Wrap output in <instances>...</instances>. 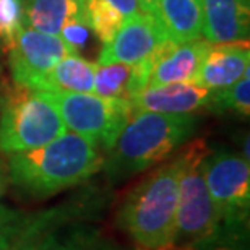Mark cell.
Listing matches in <instances>:
<instances>
[{"mask_svg": "<svg viewBox=\"0 0 250 250\" xmlns=\"http://www.w3.org/2000/svg\"><path fill=\"white\" fill-rule=\"evenodd\" d=\"M103 159L101 149L67 130L42 146L8 154L10 187L20 198L41 202L88 182L101 171Z\"/></svg>", "mask_w": 250, "mask_h": 250, "instance_id": "1", "label": "cell"}, {"mask_svg": "<svg viewBox=\"0 0 250 250\" xmlns=\"http://www.w3.org/2000/svg\"><path fill=\"white\" fill-rule=\"evenodd\" d=\"M192 114L135 111L104 153L101 171L109 184H121L169 159L198 127Z\"/></svg>", "mask_w": 250, "mask_h": 250, "instance_id": "2", "label": "cell"}, {"mask_svg": "<svg viewBox=\"0 0 250 250\" xmlns=\"http://www.w3.org/2000/svg\"><path fill=\"white\" fill-rule=\"evenodd\" d=\"M181 148L158 164L125 195L116 213V226L143 250H169L176 244V213Z\"/></svg>", "mask_w": 250, "mask_h": 250, "instance_id": "3", "label": "cell"}, {"mask_svg": "<svg viewBox=\"0 0 250 250\" xmlns=\"http://www.w3.org/2000/svg\"><path fill=\"white\" fill-rule=\"evenodd\" d=\"M65 132L61 114L46 93L15 83L5 88L0 106V154L42 146Z\"/></svg>", "mask_w": 250, "mask_h": 250, "instance_id": "4", "label": "cell"}, {"mask_svg": "<svg viewBox=\"0 0 250 250\" xmlns=\"http://www.w3.org/2000/svg\"><path fill=\"white\" fill-rule=\"evenodd\" d=\"M181 153L182 169L179 177L174 247H190L193 242L209 236L221 219L203 176V159L208 153L205 140H193L184 145Z\"/></svg>", "mask_w": 250, "mask_h": 250, "instance_id": "5", "label": "cell"}, {"mask_svg": "<svg viewBox=\"0 0 250 250\" xmlns=\"http://www.w3.org/2000/svg\"><path fill=\"white\" fill-rule=\"evenodd\" d=\"M56 104L67 130L82 135L106 153L133 114L128 99L104 98L94 93H46Z\"/></svg>", "mask_w": 250, "mask_h": 250, "instance_id": "6", "label": "cell"}, {"mask_svg": "<svg viewBox=\"0 0 250 250\" xmlns=\"http://www.w3.org/2000/svg\"><path fill=\"white\" fill-rule=\"evenodd\" d=\"M203 176L221 223H249V159L228 148L208 149L203 159Z\"/></svg>", "mask_w": 250, "mask_h": 250, "instance_id": "7", "label": "cell"}, {"mask_svg": "<svg viewBox=\"0 0 250 250\" xmlns=\"http://www.w3.org/2000/svg\"><path fill=\"white\" fill-rule=\"evenodd\" d=\"M68 54L75 52L61 36L24 26L8 49V65L13 83L31 88Z\"/></svg>", "mask_w": 250, "mask_h": 250, "instance_id": "8", "label": "cell"}, {"mask_svg": "<svg viewBox=\"0 0 250 250\" xmlns=\"http://www.w3.org/2000/svg\"><path fill=\"white\" fill-rule=\"evenodd\" d=\"M166 34L151 13L140 12L124 20L111 42L104 44L98 63H140L166 41Z\"/></svg>", "mask_w": 250, "mask_h": 250, "instance_id": "9", "label": "cell"}, {"mask_svg": "<svg viewBox=\"0 0 250 250\" xmlns=\"http://www.w3.org/2000/svg\"><path fill=\"white\" fill-rule=\"evenodd\" d=\"M211 89L193 82L169 83L159 86H146L128 99L135 111L161 114H192L197 116L211 109Z\"/></svg>", "mask_w": 250, "mask_h": 250, "instance_id": "10", "label": "cell"}, {"mask_svg": "<svg viewBox=\"0 0 250 250\" xmlns=\"http://www.w3.org/2000/svg\"><path fill=\"white\" fill-rule=\"evenodd\" d=\"M208 47L209 42L202 39L187 44H176L166 39L151 54L153 70L148 86L193 82Z\"/></svg>", "mask_w": 250, "mask_h": 250, "instance_id": "11", "label": "cell"}, {"mask_svg": "<svg viewBox=\"0 0 250 250\" xmlns=\"http://www.w3.org/2000/svg\"><path fill=\"white\" fill-rule=\"evenodd\" d=\"M250 67L249 41L209 44L193 83L211 91L226 89L244 77Z\"/></svg>", "mask_w": 250, "mask_h": 250, "instance_id": "12", "label": "cell"}, {"mask_svg": "<svg viewBox=\"0 0 250 250\" xmlns=\"http://www.w3.org/2000/svg\"><path fill=\"white\" fill-rule=\"evenodd\" d=\"M203 36L209 44L249 41L250 7L241 0H200Z\"/></svg>", "mask_w": 250, "mask_h": 250, "instance_id": "13", "label": "cell"}, {"mask_svg": "<svg viewBox=\"0 0 250 250\" xmlns=\"http://www.w3.org/2000/svg\"><path fill=\"white\" fill-rule=\"evenodd\" d=\"M151 70V56L135 65L122 62L98 63L94 68L93 93L104 98L130 99L133 94L148 86Z\"/></svg>", "mask_w": 250, "mask_h": 250, "instance_id": "14", "label": "cell"}, {"mask_svg": "<svg viewBox=\"0 0 250 250\" xmlns=\"http://www.w3.org/2000/svg\"><path fill=\"white\" fill-rule=\"evenodd\" d=\"M23 250H119L91 219L63 224L41 234Z\"/></svg>", "mask_w": 250, "mask_h": 250, "instance_id": "15", "label": "cell"}, {"mask_svg": "<svg viewBox=\"0 0 250 250\" xmlns=\"http://www.w3.org/2000/svg\"><path fill=\"white\" fill-rule=\"evenodd\" d=\"M151 15L166 38L176 44H187L203 38L200 0H158Z\"/></svg>", "mask_w": 250, "mask_h": 250, "instance_id": "16", "label": "cell"}, {"mask_svg": "<svg viewBox=\"0 0 250 250\" xmlns=\"http://www.w3.org/2000/svg\"><path fill=\"white\" fill-rule=\"evenodd\" d=\"M96 65L80 54H68L33 84L42 93H93Z\"/></svg>", "mask_w": 250, "mask_h": 250, "instance_id": "17", "label": "cell"}, {"mask_svg": "<svg viewBox=\"0 0 250 250\" xmlns=\"http://www.w3.org/2000/svg\"><path fill=\"white\" fill-rule=\"evenodd\" d=\"M24 10V26L59 36L68 20L83 17V5L75 0H20Z\"/></svg>", "mask_w": 250, "mask_h": 250, "instance_id": "18", "label": "cell"}, {"mask_svg": "<svg viewBox=\"0 0 250 250\" xmlns=\"http://www.w3.org/2000/svg\"><path fill=\"white\" fill-rule=\"evenodd\" d=\"M83 20L89 31L96 34L103 44H107L121 29L125 18L106 0H84Z\"/></svg>", "mask_w": 250, "mask_h": 250, "instance_id": "19", "label": "cell"}, {"mask_svg": "<svg viewBox=\"0 0 250 250\" xmlns=\"http://www.w3.org/2000/svg\"><path fill=\"white\" fill-rule=\"evenodd\" d=\"M192 250H249V223H219L209 236L190 246Z\"/></svg>", "mask_w": 250, "mask_h": 250, "instance_id": "20", "label": "cell"}, {"mask_svg": "<svg viewBox=\"0 0 250 250\" xmlns=\"http://www.w3.org/2000/svg\"><path fill=\"white\" fill-rule=\"evenodd\" d=\"M209 112L223 114L231 112L239 117L247 119L250 116V72L247 70L241 80L226 89H219L213 94V103Z\"/></svg>", "mask_w": 250, "mask_h": 250, "instance_id": "21", "label": "cell"}, {"mask_svg": "<svg viewBox=\"0 0 250 250\" xmlns=\"http://www.w3.org/2000/svg\"><path fill=\"white\" fill-rule=\"evenodd\" d=\"M33 213L0 203V250H8L28 232Z\"/></svg>", "mask_w": 250, "mask_h": 250, "instance_id": "22", "label": "cell"}, {"mask_svg": "<svg viewBox=\"0 0 250 250\" xmlns=\"http://www.w3.org/2000/svg\"><path fill=\"white\" fill-rule=\"evenodd\" d=\"M24 28V10L20 0H0V49L8 52Z\"/></svg>", "mask_w": 250, "mask_h": 250, "instance_id": "23", "label": "cell"}, {"mask_svg": "<svg viewBox=\"0 0 250 250\" xmlns=\"http://www.w3.org/2000/svg\"><path fill=\"white\" fill-rule=\"evenodd\" d=\"M89 28L84 23L83 17L80 18H72L68 20L67 23L63 24L61 29V36L67 46L72 49L75 54H80V51H83L84 46H86L88 39H89Z\"/></svg>", "mask_w": 250, "mask_h": 250, "instance_id": "24", "label": "cell"}, {"mask_svg": "<svg viewBox=\"0 0 250 250\" xmlns=\"http://www.w3.org/2000/svg\"><path fill=\"white\" fill-rule=\"evenodd\" d=\"M106 2L111 3L112 7L116 8L124 18L133 17V15H137V13L142 12L138 0H106Z\"/></svg>", "mask_w": 250, "mask_h": 250, "instance_id": "25", "label": "cell"}, {"mask_svg": "<svg viewBox=\"0 0 250 250\" xmlns=\"http://www.w3.org/2000/svg\"><path fill=\"white\" fill-rule=\"evenodd\" d=\"M10 187V177H8V166H7V159L0 154V198L7 193V190Z\"/></svg>", "mask_w": 250, "mask_h": 250, "instance_id": "26", "label": "cell"}, {"mask_svg": "<svg viewBox=\"0 0 250 250\" xmlns=\"http://www.w3.org/2000/svg\"><path fill=\"white\" fill-rule=\"evenodd\" d=\"M138 3H140V8H142V12L153 13L154 8H156L158 0H138Z\"/></svg>", "mask_w": 250, "mask_h": 250, "instance_id": "27", "label": "cell"}, {"mask_svg": "<svg viewBox=\"0 0 250 250\" xmlns=\"http://www.w3.org/2000/svg\"><path fill=\"white\" fill-rule=\"evenodd\" d=\"M3 91H5V84L0 83V106H2V98H3Z\"/></svg>", "mask_w": 250, "mask_h": 250, "instance_id": "28", "label": "cell"}, {"mask_svg": "<svg viewBox=\"0 0 250 250\" xmlns=\"http://www.w3.org/2000/svg\"><path fill=\"white\" fill-rule=\"evenodd\" d=\"M241 2H242L244 5H247V7H250V0H241Z\"/></svg>", "mask_w": 250, "mask_h": 250, "instance_id": "29", "label": "cell"}, {"mask_svg": "<svg viewBox=\"0 0 250 250\" xmlns=\"http://www.w3.org/2000/svg\"><path fill=\"white\" fill-rule=\"evenodd\" d=\"M75 2H78L80 5H83V3H84V0H75Z\"/></svg>", "mask_w": 250, "mask_h": 250, "instance_id": "30", "label": "cell"}, {"mask_svg": "<svg viewBox=\"0 0 250 250\" xmlns=\"http://www.w3.org/2000/svg\"><path fill=\"white\" fill-rule=\"evenodd\" d=\"M169 250H182L181 247H179V249H176V247H172V249H169Z\"/></svg>", "mask_w": 250, "mask_h": 250, "instance_id": "31", "label": "cell"}, {"mask_svg": "<svg viewBox=\"0 0 250 250\" xmlns=\"http://www.w3.org/2000/svg\"><path fill=\"white\" fill-rule=\"evenodd\" d=\"M0 54H2V49H0Z\"/></svg>", "mask_w": 250, "mask_h": 250, "instance_id": "32", "label": "cell"}, {"mask_svg": "<svg viewBox=\"0 0 250 250\" xmlns=\"http://www.w3.org/2000/svg\"><path fill=\"white\" fill-rule=\"evenodd\" d=\"M8 250H10V249H8Z\"/></svg>", "mask_w": 250, "mask_h": 250, "instance_id": "33", "label": "cell"}]
</instances>
